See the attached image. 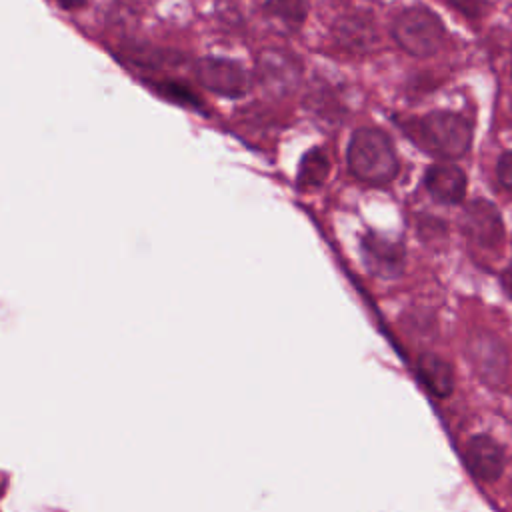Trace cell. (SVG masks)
<instances>
[{
    "label": "cell",
    "mask_w": 512,
    "mask_h": 512,
    "mask_svg": "<svg viewBox=\"0 0 512 512\" xmlns=\"http://www.w3.org/2000/svg\"><path fill=\"white\" fill-rule=\"evenodd\" d=\"M404 128L420 148L440 158H460L472 144L470 122L450 110H434L412 118Z\"/></svg>",
    "instance_id": "6da1fadb"
},
{
    "label": "cell",
    "mask_w": 512,
    "mask_h": 512,
    "mask_svg": "<svg viewBox=\"0 0 512 512\" xmlns=\"http://www.w3.org/2000/svg\"><path fill=\"white\" fill-rule=\"evenodd\" d=\"M350 172L368 184H388L398 174V156L388 134L380 128H358L346 152Z\"/></svg>",
    "instance_id": "7a4b0ae2"
},
{
    "label": "cell",
    "mask_w": 512,
    "mask_h": 512,
    "mask_svg": "<svg viewBox=\"0 0 512 512\" xmlns=\"http://www.w3.org/2000/svg\"><path fill=\"white\" fill-rule=\"evenodd\" d=\"M392 36L404 52L416 58H428L444 46L446 28L436 12L416 4L396 12L392 18Z\"/></svg>",
    "instance_id": "3957f363"
},
{
    "label": "cell",
    "mask_w": 512,
    "mask_h": 512,
    "mask_svg": "<svg viewBox=\"0 0 512 512\" xmlns=\"http://www.w3.org/2000/svg\"><path fill=\"white\" fill-rule=\"evenodd\" d=\"M468 360L476 376L490 388H502L508 380L510 358L504 342L492 332H476L466 346Z\"/></svg>",
    "instance_id": "277c9868"
},
{
    "label": "cell",
    "mask_w": 512,
    "mask_h": 512,
    "mask_svg": "<svg viewBox=\"0 0 512 512\" xmlns=\"http://www.w3.org/2000/svg\"><path fill=\"white\" fill-rule=\"evenodd\" d=\"M462 228L470 242L486 250L500 248L506 238L502 214L486 198H476L466 204L462 214Z\"/></svg>",
    "instance_id": "5b68a950"
},
{
    "label": "cell",
    "mask_w": 512,
    "mask_h": 512,
    "mask_svg": "<svg viewBox=\"0 0 512 512\" xmlns=\"http://www.w3.org/2000/svg\"><path fill=\"white\" fill-rule=\"evenodd\" d=\"M196 78L204 88L226 98H240L250 90L248 72L228 58H200L196 62Z\"/></svg>",
    "instance_id": "8992f818"
},
{
    "label": "cell",
    "mask_w": 512,
    "mask_h": 512,
    "mask_svg": "<svg viewBox=\"0 0 512 512\" xmlns=\"http://www.w3.org/2000/svg\"><path fill=\"white\" fill-rule=\"evenodd\" d=\"M464 464L468 472L480 482H496L506 464V454L500 442L488 434H476L464 448Z\"/></svg>",
    "instance_id": "52a82bcc"
},
{
    "label": "cell",
    "mask_w": 512,
    "mask_h": 512,
    "mask_svg": "<svg viewBox=\"0 0 512 512\" xmlns=\"http://www.w3.org/2000/svg\"><path fill=\"white\" fill-rule=\"evenodd\" d=\"M368 270L380 278H396L404 270V248L376 232H366L360 240Z\"/></svg>",
    "instance_id": "ba28073f"
},
{
    "label": "cell",
    "mask_w": 512,
    "mask_h": 512,
    "mask_svg": "<svg viewBox=\"0 0 512 512\" xmlns=\"http://www.w3.org/2000/svg\"><path fill=\"white\" fill-rule=\"evenodd\" d=\"M428 194L440 204H458L466 196V174L456 164H432L424 174Z\"/></svg>",
    "instance_id": "9c48e42d"
},
{
    "label": "cell",
    "mask_w": 512,
    "mask_h": 512,
    "mask_svg": "<svg viewBox=\"0 0 512 512\" xmlns=\"http://www.w3.org/2000/svg\"><path fill=\"white\" fill-rule=\"evenodd\" d=\"M258 76L268 90L284 94L296 86L300 70L292 56L280 50H266L258 58Z\"/></svg>",
    "instance_id": "30bf717a"
},
{
    "label": "cell",
    "mask_w": 512,
    "mask_h": 512,
    "mask_svg": "<svg viewBox=\"0 0 512 512\" xmlns=\"http://www.w3.org/2000/svg\"><path fill=\"white\" fill-rule=\"evenodd\" d=\"M334 38L348 52H368L378 42L374 22L366 14H348L334 22Z\"/></svg>",
    "instance_id": "8fae6325"
},
{
    "label": "cell",
    "mask_w": 512,
    "mask_h": 512,
    "mask_svg": "<svg viewBox=\"0 0 512 512\" xmlns=\"http://www.w3.org/2000/svg\"><path fill=\"white\" fill-rule=\"evenodd\" d=\"M416 370H418V376L424 382V386L434 396L444 398L454 392V386H456L454 370H452L450 362H446L442 356L432 354V352L420 354V358L416 362Z\"/></svg>",
    "instance_id": "7c38bea8"
},
{
    "label": "cell",
    "mask_w": 512,
    "mask_h": 512,
    "mask_svg": "<svg viewBox=\"0 0 512 512\" xmlns=\"http://www.w3.org/2000/svg\"><path fill=\"white\" fill-rule=\"evenodd\" d=\"M330 174V158L322 148H310L306 154L300 158L298 164V174H296V184L298 188H316L322 186L324 180Z\"/></svg>",
    "instance_id": "4fadbf2b"
},
{
    "label": "cell",
    "mask_w": 512,
    "mask_h": 512,
    "mask_svg": "<svg viewBox=\"0 0 512 512\" xmlns=\"http://www.w3.org/2000/svg\"><path fill=\"white\" fill-rule=\"evenodd\" d=\"M262 10L290 30L300 28L308 14L306 0H264Z\"/></svg>",
    "instance_id": "5bb4252c"
},
{
    "label": "cell",
    "mask_w": 512,
    "mask_h": 512,
    "mask_svg": "<svg viewBox=\"0 0 512 512\" xmlns=\"http://www.w3.org/2000/svg\"><path fill=\"white\" fill-rule=\"evenodd\" d=\"M448 2L452 8H456L470 20L482 18L490 6V0H448Z\"/></svg>",
    "instance_id": "9a60e30c"
},
{
    "label": "cell",
    "mask_w": 512,
    "mask_h": 512,
    "mask_svg": "<svg viewBox=\"0 0 512 512\" xmlns=\"http://www.w3.org/2000/svg\"><path fill=\"white\" fill-rule=\"evenodd\" d=\"M496 176L504 190L512 192V150H506L500 154L496 164Z\"/></svg>",
    "instance_id": "2e32d148"
},
{
    "label": "cell",
    "mask_w": 512,
    "mask_h": 512,
    "mask_svg": "<svg viewBox=\"0 0 512 512\" xmlns=\"http://www.w3.org/2000/svg\"><path fill=\"white\" fill-rule=\"evenodd\" d=\"M162 90H164V92H166V96H170L172 100H178V102H184V104H192V106H196V104H198L196 96H194V94H190V92L186 90V86H180V84L170 82V84H164V86H162Z\"/></svg>",
    "instance_id": "e0dca14e"
},
{
    "label": "cell",
    "mask_w": 512,
    "mask_h": 512,
    "mask_svg": "<svg viewBox=\"0 0 512 512\" xmlns=\"http://www.w3.org/2000/svg\"><path fill=\"white\" fill-rule=\"evenodd\" d=\"M502 288L508 294V298L512 300V262L502 272Z\"/></svg>",
    "instance_id": "ac0fdd59"
},
{
    "label": "cell",
    "mask_w": 512,
    "mask_h": 512,
    "mask_svg": "<svg viewBox=\"0 0 512 512\" xmlns=\"http://www.w3.org/2000/svg\"><path fill=\"white\" fill-rule=\"evenodd\" d=\"M60 6H64V8H78V6H82L86 0H56Z\"/></svg>",
    "instance_id": "d6986e66"
},
{
    "label": "cell",
    "mask_w": 512,
    "mask_h": 512,
    "mask_svg": "<svg viewBox=\"0 0 512 512\" xmlns=\"http://www.w3.org/2000/svg\"><path fill=\"white\" fill-rule=\"evenodd\" d=\"M510 498H512V484H510Z\"/></svg>",
    "instance_id": "ffe728a7"
}]
</instances>
